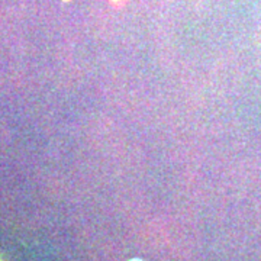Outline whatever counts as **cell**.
Instances as JSON below:
<instances>
[{"label":"cell","mask_w":261,"mask_h":261,"mask_svg":"<svg viewBox=\"0 0 261 261\" xmlns=\"http://www.w3.org/2000/svg\"><path fill=\"white\" fill-rule=\"evenodd\" d=\"M0 261H3V260H2V258H0Z\"/></svg>","instance_id":"7a4b0ae2"},{"label":"cell","mask_w":261,"mask_h":261,"mask_svg":"<svg viewBox=\"0 0 261 261\" xmlns=\"http://www.w3.org/2000/svg\"><path fill=\"white\" fill-rule=\"evenodd\" d=\"M132 261H140V260H132Z\"/></svg>","instance_id":"6da1fadb"}]
</instances>
